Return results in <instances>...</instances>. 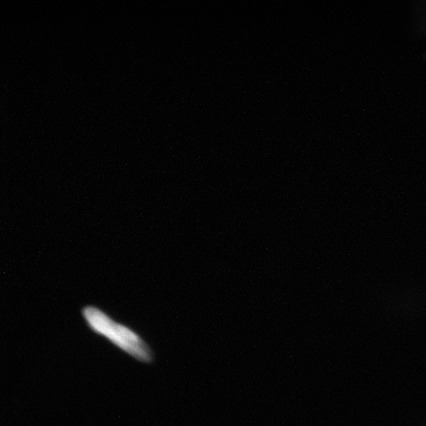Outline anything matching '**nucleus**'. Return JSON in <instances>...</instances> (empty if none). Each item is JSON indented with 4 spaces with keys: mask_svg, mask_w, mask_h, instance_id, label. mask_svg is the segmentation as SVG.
<instances>
[{
    "mask_svg": "<svg viewBox=\"0 0 426 426\" xmlns=\"http://www.w3.org/2000/svg\"><path fill=\"white\" fill-rule=\"evenodd\" d=\"M82 313L93 332L105 337L120 349L141 363H153L154 358L151 348L132 329L115 321L96 306L84 307Z\"/></svg>",
    "mask_w": 426,
    "mask_h": 426,
    "instance_id": "f257e3e1",
    "label": "nucleus"
}]
</instances>
